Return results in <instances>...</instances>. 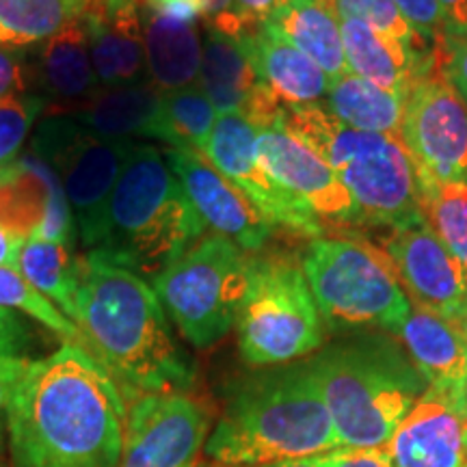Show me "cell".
Wrapping results in <instances>:
<instances>
[{"instance_id":"6da1fadb","label":"cell","mask_w":467,"mask_h":467,"mask_svg":"<svg viewBox=\"0 0 467 467\" xmlns=\"http://www.w3.org/2000/svg\"><path fill=\"white\" fill-rule=\"evenodd\" d=\"M128 411L119 385L80 344L28 361L7 409L14 467H117Z\"/></svg>"},{"instance_id":"7a4b0ae2","label":"cell","mask_w":467,"mask_h":467,"mask_svg":"<svg viewBox=\"0 0 467 467\" xmlns=\"http://www.w3.org/2000/svg\"><path fill=\"white\" fill-rule=\"evenodd\" d=\"M76 327L83 347L124 389L184 394L195 379L151 284L96 254L80 258Z\"/></svg>"},{"instance_id":"3957f363","label":"cell","mask_w":467,"mask_h":467,"mask_svg":"<svg viewBox=\"0 0 467 467\" xmlns=\"http://www.w3.org/2000/svg\"><path fill=\"white\" fill-rule=\"evenodd\" d=\"M340 448L334 420L307 359L258 368L234 383L206 441L221 465H265L323 457Z\"/></svg>"},{"instance_id":"277c9868","label":"cell","mask_w":467,"mask_h":467,"mask_svg":"<svg viewBox=\"0 0 467 467\" xmlns=\"http://www.w3.org/2000/svg\"><path fill=\"white\" fill-rule=\"evenodd\" d=\"M307 361L340 448H383L429 388L407 350L377 331L347 334Z\"/></svg>"},{"instance_id":"5b68a950","label":"cell","mask_w":467,"mask_h":467,"mask_svg":"<svg viewBox=\"0 0 467 467\" xmlns=\"http://www.w3.org/2000/svg\"><path fill=\"white\" fill-rule=\"evenodd\" d=\"M206 234V223L169 167L165 151L137 143L104 214L102 236L89 254L154 279Z\"/></svg>"},{"instance_id":"8992f818","label":"cell","mask_w":467,"mask_h":467,"mask_svg":"<svg viewBox=\"0 0 467 467\" xmlns=\"http://www.w3.org/2000/svg\"><path fill=\"white\" fill-rule=\"evenodd\" d=\"M277 117L334 169L358 203L364 225L392 232L424 221L416 167L400 137L344 126L323 102L282 104Z\"/></svg>"},{"instance_id":"52a82bcc","label":"cell","mask_w":467,"mask_h":467,"mask_svg":"<svg viewBox=\"0 0 467 467\" xmlns=\"http://www.w3.org/2000/svg\"><path fill=\"white\" fill-rule=\"evenodd\" d=\"M299 262L327 331L400 334L411 301L381 244L320 236L307 241Z\"/></svg>"},{"instance_id":"ba28073f","label":"cell","mask_w":467,"mask_h":467,"mask_svg":"<svg viewBox=\"0 0 467 467\" xmlns=\"http://www.w3.org/2000/svg\"><path fill=\"white\" fill-rule=\"evenodd\" d=\"M238 350L251 368L299 361L325 347V325L299 258L249 255V279L236 317Z\"/></svg>"},{"instance_id":"9c48e42d","label":"cell","mask_w":467,"mask_h":467,"mask_svg":"<svg viewBox=\"0 0 467 467\" xmlns=\"http://www.w3.org/2000/svg\"><path fill=\"white\" fill-rule=\"evenodd\" d=\"M247 279V251L213 232L151 279V288L180 336L210 348L236 325Z\"/></svg>"},{"instance_id":"30bf717a","label":"cell","mask_w":467,"mask_h":467,"mask_svg":"<svg viewBox=\"0 0 467 467\" xmlns=\"http://www.w3.org/2000/svg\"><path fill=\"white\" fill-rule=\"evenodd\" d=\"M134 145L98 137L69 117L46 115L35 132L33 156L55 171L89 251L100 243L110 192Z\"/></svg>"},{"instance_id":"8fae6325","label":"cell","mask_w":467,"mask_h":467,"mask_svg":"<svg viewBox=\"0 0 467 467\" xmlns=\"http://www.w3.org/2000/svg\"><path fill=\"white\" fill-rule=\"evenodd\" d=\"M400 139L418 180L467 184V104L443 76L435 52L409 89Z\"/></svg>"},{"instance_id":"7c38bea8","label":"cell","mask_w":467,"mask_h":467,"mask_svg":"<svg viewBox=\"0 0 467 467\" xmlns=\"http://www.w3.org/2000/svg\"><path fill=\"white\" fill-rule=\"evenodd\" d=\"M208 441V413L186 394H143L126 418L117 467H197Z\"/></svg>"},{"instance_id":"4fadbf2b","label":"cell","mask_w":467,"mask_h":467,"mask_svg":"<svg viewBox=\"0 0 467 467\" xmlns=\"http://www.w3.org/2000/svg\"><path fill=\"white\" fill-rule=\"evenodd\" d=\"M255 134L258 130L244 115H219L203 156L258 208L268 223L301 234L309 241L327 236L325 225L260 165L255 154Z\"/></svg>"},{"instance_id":"5bb4252c","label":"cell","mask_w":467,"mask_h":467,"mask_svg":"<svg viewBox=\"0 0 467 467\" xmlns=\"http://www.w3.org/2000/svg\"><path fill=\"white\" fill-rule=\"evenodd\" d=\"M255 154L265 171L320 223L334 221L340 225H364L358 203L334 169L285 128L279 117L273 124L258 128Z\"/></svg>"},{"instance_id":"9a60e30c","label":"cell","mask_w":467,"mask_h":467,"mask_svg":"<svg viewBox=\"0 0 467 467\" xmlns=\"http://www.w3.org/2000/svg\"><path fill=\"white\" fill-rule=\"evenodd\" d=\"M381 247L411 306L467 327V271L424 221L392 230Z\"/></svg>"},{"instance_id":"2e32d148","label":"cell","mask_w":467,"mask_h":467,"mask_svg":"<svg viewBox=\"0 0 467 467\" xmlns=\"http://www.w3.org/2000/svg\"><path fill=\"white\" fill-rule=\"evenodd\" d=\"M165 159L206 227L230 238L247 254L265 251L275 225L268 223L206 156L192 150L167 148Z\"/></svg>"},{"instance_id":"e0dca14e","label":"cell","mask_w":467,"mask_h":467,"mask_svg":"<svg viewBox=\"0 0 467 467\" xmlns=\"http://www.w3.org/2000/svg\"><path fill=\"white\" fill-rule=\"evenodd\" d=\"M385 448L394 467H465V405L440 389L426 388L396 426Z\"/></svg>"},{"instance_id":"ac0fdd59","label":"cell","mask_w":467,"mask_h":467,"mask_svg":"<svg viewBox=\"0 0 467 467\" xmlns=\"http://www.w3.org/2000/svg\"><path fill=\"white\" fill-rule=\"evenodd\" d=\"M0 225L22 241L46 238L74 247L72 208L55 171L37 156L17 159L14 175L0 184Z\"/></svg>"},{"instance_id":"d6986e66","label":"cell","mask_w":467,"mask_h":467,"mask_svg":"<svg viewBox=\"0 0 467 467\" xmlns=\"http://www.w3.org/2000/svg\"><path fill=\"white\" fill-rule=\"evenodd\" d=\"M197 85L219 115L241 113L255 128L268 126L282 102L251 67L238 37L206 26L202 42V67Z\"/></svg>"},{"instance_id":"ffe728a7","label":"cell","mask_w":467,"mask_h":467,"mask_svg":"<svg viewBox=\"0 0 467 467\" xmlns=\"http://www.w3.org/2000/svg\"><path fill=\"white\" fill-rule=\"evenodd\" d=\"M83 20L102 87L148 80L141 0H87Z\"/></svg>"},{"instance_id":"44dd1931","label":"cell","mask_w":467,"mask_h":467,"mask_svg":"<svg viewBox=\"0 0 467 467\" xmlns=\"http://www.w3.org/2000/svg\"><path fill=\"white\" fill-rule=\"evenodd\" d=\"M33 85L46 100V115H63L102 89L91 61L85 20L69 25L39 46L33 63Z\"/></svg>"},{"instance_id":"7402d4cb","label":"cell","mask_w":467,"mask_h":467,"mask_svg":"<svg viewBox=\"0 0 467 467\" xmlns=\"http://www.w3.org/2000/svg\"><path fill=\"white\" fill-rule=\"evenodd\" d=\"M407 355L429 383L451 399L467 402V327L411 306L400 329Z\"/></svg>"},{"instance_id":"603a6c76","label":"cell","mask_w":467,"mask_h":467,"mask_svg":"<svg viewBox=\"0 0 467 467\" xmlns=\"http://www.w3.org/2000/svg\"><path fill=\"white\" fill-rule=\"evenodd\" d=\"M104 139L132 141L134 137L165 141L162 91L150 80L121 87H102L89 100L63 115Z\"/></svg>"},{"instance_id":"cb8c5ba5","label":"cell","mask_w":467,"mask_h":467,"mask_svg":"<svg viewBox=\"0 0 467 467\" xmlns=\"http://www.w3.org/2000/svg\"><path fill=\"white\" fill-rule=\"evenodd\" d=\"M251 67L273 96L288 107L325 100L331 78L312 58L265 25L238 35Z\"/></svg>"},{"instance_id":"d4e9b609","label":"cell","mask_w":467,"mask_h":467,"mask_svg":"<svg viewBox=\"0 0 467 467\" xmlns=\"http://www.w3.org/2000/svg\"><path fill=\"white\" fill-rule=\"evenodd\" d=\"M340 31L348 72L407 100L426 55L407 48L399 39L379 33L355 17H340Z\"/></svg>"},{"instance_id":"484cf974","label":"cell","mask_w":467,"mask_h":467,"mask_svg":"<svg viewBox=\"0 0 467 467\" xmlns=\"http://www.w3.org/2000/svg\"><path fill=\"white\" fill-rule=\"evenodd\" d=\"M148 80L162 93L197 85L202 37L197 25L173 20L141 5Z\"/></svg>"},{"instance_id":"4316f807","label":"cell","mask_w":467,"mask_h":467,"mask_svg":"<svg viewBox=\"0 0 467 467\" xmlns=\"http://www.w3.org/2000/svg\"><path fill=\"white\" fill-rule=\"evenodd\" d=\"M262 25L312 58L329 78L348 72L340 17L329 0H299L279 9Z\"/></svg>"},{"instance_id":"83f0119b","label":"cell","mask_w":467,"mask_h":467,"mask_svg":"<svg viewBox=\"0 0 467 467\" xmlns=\"http://www.w3.org/2000/svg\"><path fill=\"white\" fill-rule=\"evenodd\" d=\"M323 107L355 130L400 137L407 100L347 72L331 78Z\"/></svg>"},{"instance_id":"f1b7e54d","label":"cell","mask_w":467,"mask_h":467,"mask_svg":"<svg viewBox=\"0 0 467 467\" xmlns=\"http://www.w3.org/2000/svg\"><path fill=\"white\" fill-rule=\"evenodd\" d=\"M78 265L80 258H76L69 244L46 238H26L17 251L16 268L35 290L42 292L74 323L80 279Z\"/></svg>"},{"instance_id":"f546056e","label":"cell","mask_w":467,"mask_h":467,"mask_svg":"<svg viewBox=\"0 0 467 467\" xmlns=\"http://www.w3.org/2000/svg\"><path fill=\"white\" fill-rule=\"evenodd\" d=\"M87 0H0V46L28 50L83 17Z\"/></svg>"},{"instance_id":"4dcf8cb0","label":"cell","mask_w":467,"mask_h":467,"mask_svg":"<svg viewBox=\"0 0 467 467\" xmlns=\"http://www.w3.org/2000/svg\"><path fill=\"white\" fill-rule=\"evenodd\" d=\"M217 117L219 113L200 85L162 93V143L173 150H192L203 154Z\"/></svg>"},{"instance_id":"1f68e13d","label":"cell","mask_w":467,"mask_h":467,"mask_svg":"<svg viewBox=\"0 0 467 467\" xmlns=\"http://www.w3.org/2000/svg\"><path fill=\"white\" fill-rule=\"evenodd\" d=\"M418 203L429 230L467 271V184L418 180Z\"/></svg>"},{"instance_id":"d6a6232c","label":"cell","mask_w":467,"mask_h":467,"mask_svg":"<svg viewBox=\"0 0 467 467\" xmlns=\"http://www.w3.org/2000/svg\"><path fill=\"white\" fill-rule=\"evenodd\" d=\"M0 307L26 314L28 318H35L66 342L83 347V336H80L78 327L55 303L46 299L42 292L35 290L16 266H0Z\"/></svg>"},{"instance_id":"836d02e7","label":"cell","mask_w":467,"mask_h":467,"mask_svg":"<svg viewBox=\"0 0 467 467\" xmlns=\"http://www.w3.org/2000/svg\"><path fill=\"white\" fill-rule=\"evenodd\" d=\"M340 17H355L375 31L399 39L407 48L418 50V42H424L413 26L405 20L392 0H329Z\"/></svg>"},{"instance_id":"e575fe53","label":"cell","mask_w":467,"mask_h":467,"mask_svg":"<svg viewBox=\"0 0 467 467\" xmlns=\"http://www.w3.org/2000/svg\"><path fill=\"white\" fill-rule=\"evenodd\" d=\"M46 110L42 96H16L0 100V167L17 161L37 117Z\"/></svg>"},{"instance_id":"d590c367","label":"cell","mask_w":467,"mask_h":467,"mask_svg":"<svg viewBox=\"0 0 467 467\" xmlns=\"http://www.w3.org/2000/svg\"><path fill=\"white\" fill-rule=\"evenodd\" d=\"M405 20L424 42L440 44L446 37V25L437 0H392Z\"/></svg>"},{"instance_id":"8d00e7d4","label":"cell","mask_w":467,"mask_h":467,"mask_svg":"<svg viewBox=\"0 0 467 467\" xmlns=\"http://www.w3.org/2000/svg\"><path fill=\"white\" fill-rule=\"evenodd\" d=\"M33 85V66L26 50L3 48L0 46V100L26 96Z\"/></svg>"},{"instance_id":"74e56055","label":"cell","mask_w":467,"mask_h":467,"mask_svg":"<svg viewBox=\"0 0 467 467\" xmlns=\"http://www.w3.org/2000/svg\"><path fill=\"white\" fill-rule=\"evenodd\" d=\"M435 58L461 100L467 104V37H443L435 44Z\"/></svg>"},{"instance_id":"f35d334b","label":"cell","mask_w":467,"mask_h":467,"mask_svg":"<svg viewBox=\"0 0 467 467\" xmlns=\"http://www.w3.org/2000/svg\"><path fill=\"white\" fill-rule=\"evenodd\" d=\"M31 331L11 309L0 307V358H22L26 359Z\"/></svg>"},{"instance_id":"ab89813d","label":"cell","mask_w":467,"mask_h":467,"mask_svg":"<svg viewBox=\"0 0 467 467\" xmlns=\"http://www.w3.org/2000/svg\"><path fill=\"white\" fill-rule=\"evenodd\" d=\"M325 467H394L388 448H337L323 454Z\"/></svg>"},{"instance_id":"60d3db41","label":"cell","mask_w":467,"mask_h":467,"mask_svg":"<svg viewBox=\"0 0 467 467\" xmlns=\"http://www.w3.org/2000/svg\"><path fill=\"white\" fill-rule=\"evenodd\" d=\"M206 26L230 35V37H238L241 33L254 28L238 14L236 0H210V17Z\"/></svg>"},{"instance_id":"b9f144b4","label":"cell","mask_w":467,"mask_h":467,"mask_svg":"<svg viewBox=\"0 0 467 467\" xmlns=\"http://www.w3.org/2000/svg\"><path fill=\"white\" fill-rule=\"evenodd\" d=\"M28 359L22 358H0V440H3V429L7 424V409L14 396V389L22 375H25Z\"/></svg>"},{"instance_id":"7bdbcfd3","label":"cell","mask_w":467,"mask_h":467,"mask_svg":"<svg viewBox=\"0 0 467 467\" xmlns=\"http://www.w3.org/2000/svg\"><path fill=\"white\" fill-rule=\"evenodd\" d=\"M295 3H299V0H236V9L249 26H260L279 9Z\"/></svg>"},{"instance_id":"ee69618b","label":"cell","mask_w":467,"mask_h":467,"mask_svg":"<svg viewBox=\"0 0 467 467\" xmlns=\"http://www.w3.org/2000/svg\"><path fill=\"white\" fill-rule=\"evenodd\" d=\"M448 37H467V0H437Z\"/></svg>"},{"instance_id":"f6af8a7d","label":"cell","mask_w":467,"mask_h":467,"mask_svg":"<svg viewBox=\"0 0 467 467\" xmlns=\"http://www.w3.org/2000/svg\"><path fill=\"white\" fill-rule=\"evenodd\" d=\"M22 238L11 234L7 227L0 225V266H16L17 251L22 247Z\"/></svg>"},{"instance_id":"bcb514c9","label":"cell","mask_w":467,"mask_h":467,"mask_svg":"<svg viewBox=\"0 0 467 467\" xmlns=\"http://www.w3.org/2000/svg\"><path fill=\"white\" fill-rule=\"evenodd\" d=\"M203 467H325L323 457H312V459H296V461H279V463H265V465H221V463H210Z\"/></svg>"},{"instance_id":"7dc6e473","label":"cell","mask_w":467,"mask_h":467,"mask_svg":"<svg viewBox=\"0 0 467 467\" xmlns=\"http://www.w3.org/2000/svg\"><path fill=\"white\" fill-rule=\"evenodd\" d=\"M16 167H17V161H14V162H9V165H3L0 167V184L5 182V180H9L11 175H14V171H16Z\"/></svg>"},{"instance_id":"c3c4849f","label":"cell","mask_w":467,"mask_h":467,"mask_svg":"<svg viewBox=\"0 0 467 467\" xmlns=\"http://www.w3.org/2000/svg\"><path fill=\"white\" fill-rule=\"evenodd\" d=\"M465 409H467V402H465Z\"/></svg>"},{"instance_id":"681fc988","label":"cell","mask_w":467,"mask_h":467,"mask_svg":"<svg viewBox=\"0 0 467 467\" xmlns=\"http://www.w3.org/2000/svg\"><path fill=\"white\" fill-rule=\"evenodd\" d=\"M0 467H3V463H0Z\"/></svg>"},{"instance_id":"f907efd6","label":"cell","mask_w":467,"mask_h":467,"mask_svg":"<svg viewBox=\"0 0 467 467\" xmlns=\"http://www.w3.org/2000/svg\"><path fill=\"white\" fill-rule=\"evenodd\" d=\"M465 467H467V465H465Z\"/></svg>"}]
</instances>
